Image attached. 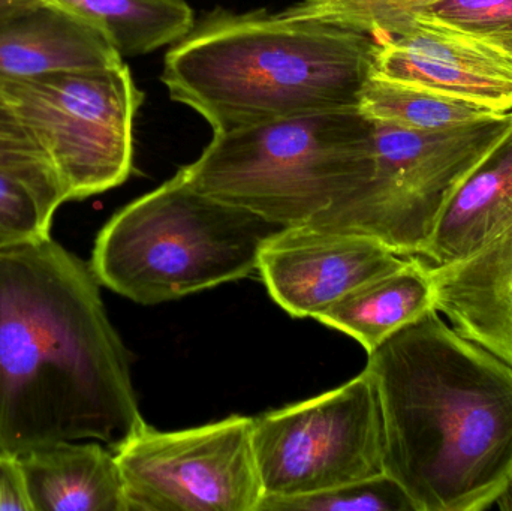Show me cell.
<instances>
[{
  "instance_id": "cell-24",
  "label": "cell",
  "mask_w": 512,
  "mask_h": 511,
  "mask_svg": "<svg viewBox=\"0 0 512 511\" xmlns=\"http://www.w3.org/2000/svg\"><path fill=\"white\" fill-rule=\"evenodd\" d=\"M0 511H32L20 459L0 453Z\"/></svg>"
},
{
  "instance_id": "cell-20",
  "label": "cell",
  "mask_w": 512,
  "mask_h": 511,
  "mask_svg": "<svg viewBox=\"0 0 512 511\" xmlns=\"http://www.w3.org/2000/svg\"><path fill=\"white\" fill-rule=\"evenodd\" d=\"M436 0H301L279 12L291 20H315L366 33L373 39L396 32L415 11Z\"/></svg>"
},
{
  "instance_id": "cell-8",
  "label": "cell",
  "mask_w": 512,
  "mask_h": 511,
  "mask_svg": "<svg viewBox=\"0 0 512 511\" xmlns=\"http://www.w3.org/2000/svg\"><path fill=\"white\" fill-rule=\"evenodd\" d=\"M384 420L367 369L316 398L254 417L264 498L298 497L384 474Z\"/></svg>"
},
{
  "instance_id": "cell-7",
  "label": "cell",
  "mask_w": 512,
  "mask_h": 511,
  "mask_svg": "<svg viewBox=\"0 0 512 511\" xmlns=\"http://www.w3.org/2000/svg\"><path fill=\"white\" fill-rule=\"evenodd\" d=\"M0 89L44 152L68 201L104 194L129 179L135 116L144 93L125 63L0 80Z\"/></svg>"
},
{
  "instance_id": "cell-17",
  "label": "cell",
  "mask_w": 512,
  "mask_h": 511,
  "mask_svg": "<svg viewBox=\"0 0 512 511\" xmlns=\"http://www.w3.org/2000/svg\"><path fill=\"white\" fill-rule=\"evenodd\" d=\"M102 30L122 57L176 44L195 26L186 0H50Z\"/></svg>"
},
{
  "instance_id": "cell-9",
  "label": "cell",
  "mask_w": 512,
  "mask_h": 511,
  "mask_svg": "<svg viewBox=\"0 0 512 511\" xmlns=\"http://www.w3.org/2000/svg\"><path fill=\"white\" fill-rule=\"evenodd\" d=\"M113 452L128 511H258L264 500L254 417L174 432L144 423Z\"/></svg>"
},
{
  "instance_id": "cell-22",
  "label": "cell",
  "mask_w": 512,
  "mask_h": 511,
  "mask_svg": "<svg viewBox=\"0 0 512 511\" xmlns=\"http://www.w3.org/2000/svg\"><path fill=\"white\" fill-rule=\"evenodd\" d=\"M409 20L441 24L496 44L512 41V0H436L415 11Z\"/></svg>"
},
{
  "instance_id": "cell-4",
  "label": "cell",
  "mask_w": 512,
  "mask_h": 511,
  "mask_svg": "<svg viewBox=\"0 0 512 511\" xmlns=\"http://www.w3.org/2000/svg\"><path fill=\"white\" fill-rule=\"evenodd\" d=\"M373 123L355 108L213 132L180 173L197 191L277 227L307 225L372 171Z\"/></svg>"
},
{
  "instance_id": "cell-26",
  "label": "cell",
  "mask_w": 512,
  "mask_h": 511,
  "mask_svg": "<svg viewBox=\"0 0 512 511\" xmlns=\"http://www.w3.org/2000/svg\"><path fill=\"white\" fill-rule=\"evenodd\" d=\"M495 506L501 511H512V476L496 500Z\"/></svg>"
},
{
  "instance_id": "cell-21",
  "label": "cell",
  "mask_w": 512,
  "mask_h": 511,
  "mask_svg": "<svg viewBox=\"0 0 512 511\" xmlns=\"http://www.w3.org/2000/svg\"><path fill=\"white\" fill-rule=\"evenodd\" d=\"M258 511H417L405 489L388 474L298 497H265Z\"/></svg>"
},
{
  "instance_id": "cell-19",
  "label": "cell",
  "mask_w": 512,
  "mask_h": 511,
  "mask_svg": "<svg viewBox=\"0 0 512 511\" xmlns=\"http://www.w3.org/2000/svg\"><path fill=\"white\" fill-rule=\"evenodd\" d=\"M65 203L53 174L0 167V249L51 237L54 215Z\"/></svg>"
},
{
  "instance_id": "cell-12",
  "label": "cell",
  "mask_w": 512,
  "mask_h": 511,
  "mask_svg": "<svg viewBox=\"0 0 512 511\" xmlns=\"http://www.w3.org/2000/svg\"><path fill=\"white\" fill-rule=\"evenodd\" d=\"M429 272L436 311L512 365V213L483 248L450 266L429 264Z\"/></svg>"
},
{
  "instance_id": "cell-15",
  "label": "cell",
  "mask_w": 512,
  "mask_h": 511,
  "mask_svg": "<svg viewBox=\"0 0 512 511\" xmlns=\"http://www.w3.org/2000/svg\"><path fill=\"white\" fill-rule=\"evenodd\" d=\"M512 213V132L472 171L445 207L421 260L459 263L483 248Z\"/></svg>"
},
{
  "instance_id": "cell-10",
  "label": "cell",
  "mask_w": 512,
  "mask_h": 511,
  "mask_svg": "<svg viewBox=\"0 0 512 511\" xmlns=\"http://www.w3.org/2000/svg\"><path fill=\"white\" fill-rule=\"evenodd\" d=\"M406 261L372 237L298 225L280 228L265 240L258 272L283 311L315 318L355 288L400 269Z\"/></svg>"
},
{
  "instance_id": "cell-14",
  "label": "cell",
  "mask_w": 512,
  "mask_h": 511,
  "mask_svg": "<svg viewBox=\"0 0 512 511\" xmlns=\"http://www.w3.org/2000/svg\"><path fill=\"white\" fill-rule=\"evenodd\" d=\"M32 511H128L113 449L65 441L20 456Z\"/></svg>"
},
{
  "instance_id": "cell-11",
  "label": "cell",
  "mask_w": 512,
  "mask_h": 511,
  "mask_svg": "<svg viewBox=\"0 0 512 511\" xmlns=\"http://www.w3.org/2000/svg\"><path fill=\"white\" fill-rule=\"evenodd\" d=\"M370 74L512 111L510 48L441 24L409 20L375 39Z\"/></svg>"
},
{
  "instance_id": "cell-27",
  "label": "cell",
  "mask_w": 512,
  "mask_h": 511,
  "mask_svg": "<svg viewBox=\"0 0 512 511\" xmlns=\"http://www.w3.org/2000/svg\"><path fill=\"white\" fill-rule=\"evenodd\" d=\"M504 47L510 48V50L512 51V41L508 42V44H504Z\"/></svg>"
},
{
  "instance_id": "cell-5",
  "label": "cell",
  "mask_w": 512,
  "mask_h": 511,
  "mask_svg": "<svg viewBox=\"0 0 512 511\" xmlns=\"http://www.w3.org/2000/svg\"><path fill=\"white\" fill-rule=\"evenodd\" d=\"M280 228L197 191L179 170L108 219L89 263L102 287L159 305L248 278Z\"/></svg>"
},
{
  "instance_id": "cell-18",
  "label": "cell",
  "mask_w": 512,
  "mask_h": 511,
  "mask_svg": "<svg viewBox=\"0 0 512 511\" xmlns=\"http://www.w3.org/2000/svg\"><path fill=\"white\" fill-rule=\"evenodd\" d=\"M358 110L370 122L414 131L456 128L502 114L477 102L373 74L361 89Z\"/></svg>"
},
{
  "instance_id": "cell-2",
  "label": "cell",
  "mask_w": 512,
  "mask_h": 511,
  "mask_svg": "<svg viewBox=\"0 0 512 511\" xmlns=\"http://www.w3.org/2000/svg\"><path fill=\"white\" fill-rule=\"evenodd\" d=\"M384 473L417 511H483L512 476V365L436 309L369 353Z\"/></svg>"
},
{
  "instance_id": "cell-25",
  "label": "cell",
  "mask_w": 512,
  "mask_h": 511,
  "mask_svg": "<svg viewBox=\"0 0 512 511\" xmlns=\"http://www.w3.org/2000/svg\"><path fill=\"white\" fill-rule=\"evenodd\" d=\"M45 0H0V18L8 17L15 12L23 11L30 6L39 5Z\"/></svg>"
},
{
  "instance_id": "cell-23",
  "label": "cell",
  "mask_w": 512,
  "mask_h": 511,
  "mask_svg": "<svg viewBox=\"0 0 512 511\" xmlns=\"http://www.w3.org/2000/svg\"><path fill=\"white\" fill-rule=\"evenodd\" d=\"M0 167L56 176L44 152L32 140L17 114L12 110L2 89H0Z\"/></svg>"
},
{
  "instance_id": "cell-6",
  "label": "cell",
  "mask_w": 512,
  "mask_h": 511,
  "mask_svg": "<svg viewBox=\"0 0 512 511\" xmlns=\"http://www.w3.org/2000/svg\"><path fill=\"white\" fill-rule=\"evenodd\" d=\"M511 132L512 111L436 131L373 123L370 176L307 225L363 234L400 257L421 258L457 189Z\"/></svg>"
},
{
  "instance_id": "cell-3",
  "label": "cell",
  "mask_w": 512,
  "mask_h": 511,
  "mask_svg": "<svg viewBox=\"0 0 512 511\" xmlns=\"http://www.w3.org/2000/svg\"><path fill=\"white\" fill-rule=\"evenodd\" d=\"M375 39L315 20L265 11H216L168 51L170 98L213 132L358 107Z\"/></svg>"
},
{
  "instance_id": "cell-1",
  "label": "cell",
  "mask_w": 512,
  "mask_h": 511,
  "mask_svg": "<svg viewBox=\"0 0 512 511\" xmlns=\"http://www.w3.org/2000/svg\"><path fill=\"white\" fill-rule=\"evenodd\" d=\"M144 423L90 263L51 237L0 249V453L113 449Z\"/></svg>"
},
{
  "instance_id": "cell-13",
  "label": "cell",
  "mask_w": 512,
  "mask_h": 511,
  "mask_svg": "<svg viewBox=\"0 0 512 511\" xmlns=\"http://www.w3.org/2000/svg\"><path fill=\"white\" fill-rule=\"evenodd\" d=\"M123 57L92 21L45 0L0 18V80L93 71Z\"/></svg>"
},
{
  "instance_id": "cell-16",
  "label": "cell",
  "mask_w": 512,
  "mask_h": 511,
  "mask_svg": "<svg viewBox=\"0 0 512 511\" xmlns=\"http://www.w3.org/2000/svg\"><path fill=\"white\" fill-rule=\"evenodd\" d=\"M435 309L429 264L418 257L352 290L315 320L354 338L367 354Z\"/></svg>"
}]
</instances>
